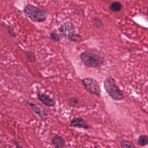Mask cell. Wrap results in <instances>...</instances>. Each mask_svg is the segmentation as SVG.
<instances>
[{
  "label": "cell",
  "instance_id": "cell-17",
  "mask_svg": "<svg viewBox=\"0 0 148 148\" xmlns=\"http://www.w3.org/2000/svg\"><path fill=\"white\" fill-rule=\"evenodd\" d=\"M6 29H7V31H8V34H9L11 36H12V37H13V38H16L17 35H16V32H14L13 28L10 25H7V27H6Z\"/></svg>",
  "mask_w": 148,
  "mask_h": 148
},
{
  "label": "cell",
  "instance_id": "cell-18",
  "mask_svg": "<svg viewBox=\"0 0 148 148\" xmlns=\"http://www.w3.org/2000/svg\"><path fill=\"white\" fill-rule=\"evenodd\" d=\"M12 140V142L13 143V144L15 145V146H16V147H22V146H20V145H19V143H18L15 139H13Z\"/></svg>",
  "mask_w": 148,
  "mask_h": 148
},
{
  "label": "cell",
  "instance_id": "cell-4",
  "mask_svg": "<svg viewBox=\"0 0 148 148\" xmlns=\"http://www.w3.org/2000/svg\"><path fill=\"white\" fill-rule=\"evenodd\" d=\"M58 32L61 37L71 41L80 42L82 40V36L75 32V27L71 22L68 21L62 24L58 28Z\"/></svg>",
  "mask_w": 148,
  "mask_h": 148
},
{
  "label": "cell",
  "instance_id": "cell-12",
  "mask_svg": "<svg viewBox=\"0 0 148 148\" xmlns=\"http://www.w3.org/2000/svg\"><path fill=\"white\" fill-rule=\"evenodd\" d=\"M92 25H94V27L98 29L102 28L103 25V22L101 20V19H100L98 17H94L92 18Z\"/></svg>",
  "mask_w": 148,
  "mask_h": 148
},
{
  "label": "cell",
  "instance_id": "cell-5",
  "mask_svg": "<svg viewBox=\"0 0 148 148\" xmlns=\"http://www.w3.org/2000/svg\"><path fill=\"white\" fill-rule=\"evenodd\" d=\"M82 84L90 93L99 97L101 95V87L97 80L92 77H84L82 80Z\"/></svg>",
  "mask_w": 148,
  "mask_h": 148
},
{
  "label": "cell",
  "instance_id": "cell-19",
  "mask_svg": "<svg viewBox=\"0 0 148 148\" xmlns=\"http://www.w3.org/2000/svg\"><path fill=\"white\" fill-rule=\"evenodd\" d=\"M147 12H148V10H147Z\"/></svg>",
  "mask_w": 148,
  "mask_h": 148
},
{
  "label": "cell",
  "instance_id": "cell-6",
  "mask_svg": "<svg viewBox=\"0 0 148 148\" xmlns=\"http://www.w3.org/2000/svg\"><path fill=\"white\" fill-rule=\"evenodd\" d=\"M24 102L28 105L31 108V109L33 110V111L38 116H39L41 117H45L48 116V113L46 112V110L42 106H40L34 103L31 102L30 101H28L27 100L24 99Z\"/></svg>",
  "mask_w": 148,
  "mask_h": 148
},
{
  "label": "cell",
  "instance_id": "cell-14",
  "mask_svg": "<svg viewBox=\"0 0 148 148\" xmlns=\"http://www.w3.org/2000/svg\"><path fill=\"white\" fill-rule=\"evenodd\" d=\"M120 145L123 148H135V146L134 144L128 140H123L121 141Z\"/></svg>",
  "mask_w": 148,
  "mask_h": 148
},
{
  "label": "cell",
  "instance_id": "cell-9",
  "mask_svg": "<svg viewBox=\"0 0 148 148\" xmlns=\"http://www.w3.org/2000/svg\"><path fill=\"white\" fill-rule=\"evenodd\" d=\"M51 143L52 145L57 148L64 147L65 144L64 138L58 135H55L51 138Z\"/></svg>",
  "mask_w": 148,
  "mask_h": 148
},
{
  "label": "cell",
  "instance_id": "cell-7",
  "mask_svg": "<svg viewBox=\"0 0 148 148\" xmlns=\"http://www.w3.org/2000/svg\"><path fill=\"white\" fill-rule=\"evenodd\" d=\"M37 97L38 99L45 106L48 107H54L56 105V102L53 99L50 98L48 95L45 93L38 92L37 94Z\"/></svg>",
  "mask_w": 148,
  "mask_h": 148
},
{
  "label": "cell",
  "instance_id": "cell-10",
  "mask_svg": "<svg viewBox=\"0 0 148 148\" xmlns=\"http://www.w3.org/2000/svg\"><path fill=\"white\" fill-rule=\"evenodd\" d=\"M122 8V5L121 4L120 2H118V1H115V2H113L109 6L110 10L112 12H119Z\"/></svg>",
  "mask_w": 148,
  "mask_h": 148
},
{
  "label": "cell",
  "instance_id": "cell-16",
  "mask_svg": "<svg viewBox=\"0 0 148 148\" xmlns=\"http://www.w3.org/2000/svg\"><path fill=\"white\" fill-rule=\"evenodd\" d=\"M68 103L70 105V106L72 107H76L78 105L79 100L77 98L72 97L69 98V99H68Z\"/></svg>",
  "mask_w": 148,
  "mask_h": 148
},
{
  "label": "cell",
  "instance_id": "cell-15",
  "mask_svg": "<svg viewBox=\"0 0 148 148\" xmlns=\"http://www.w3.org/2000/svg\"><path fill=\"white\" fill-rule=\"evenodd\" d=\"M60 37V35L55 32H52L50 34V38L54 42H59L61 39Z\"/></svg>",
  "mask_w": 148,
  "mask_h": 148
},
{
  "label": "cell",
  "instance_id": "cell-3",
  "mask_svg": "<svg viewBox=\"0 0 148 148\" xmlns=\"http://www.w3.org/2000/svg\"><path fill=\"white\" fill-rule=\"evenodd\" d=\"M103 88L108 94L114 101H120L124 99V95L116 84V81L111 76H109L103 82Z\"/></svg>",
  "mask_w": 148,
  "mask_h": 148
},
{
  "label": "cell",
  "instance_id": "cell-1",
  "mask_svg": "<svg viewBox=\"0 0 148 148\" xmlns=\"http://www.w3.org/2000/svg\"><path fill=\"white\" fill-rule=\"evenodd\" d=\"M24 13L26 17L33 22L42 23L47 19L49 13L42 9L34 5L28 4L24 8Z\"/></svg>",
  "mask_w": 148,
  "mask_h": 148
},
{
  "label": "cell",
  "instance_id": "cell-2",
  "mask_svg": "<svg viewBox=\"0 0 148 148\" xmlns=\"http://www.w3.org/2000/svg\"><path fill=\"white\" fill-rule=\"evenodd\" d=\"M82 62L88 68H97L103 64V58L93 51H85L80 54Z\"/></svg>",
  "mask_w": 148,
  "mask_h": 148
},
{
  "label": "cell",
  "instance_id": "cell-13",
  "mask_svg": "<svg viewBox=\"0 0 148 148\" xmlns=\"http://www.w3.org/2000/svg\"><path fill=\"white\" fill-rule=\"evenodd\" d=\"M138 143L140 146H143L148 144V136L146 135H140L138 139Z\"/></svg>",
  "mask_w": 148,
  "mask_h": 148
},
{
  "label": "cell",
  "instance_id": "cell-11",
  "mask_svg": "<svg viewBox=\"0 0 148 148\" xmlns=\"http://www.w3.org/2000/svg\"><path fill=\"white\" fill-rule=\"evenodd\" d=\"M25 58L27 61L29 62H35L36 61V57L34 53L31 51H25Z\"/></svg>",
  "mask_w": 148,
  "mask_h": 148
},
{
  "label": "cell",
  "instance_id": "cell-8",
  "mask_svg": "<svg viewBox=\"0 0 148 148\" xmlns=\"http://www.w3.org/2000/svg\"><path fill=\"white\" fill-rule=\"evenodd\" d=\"M69 126L71 127H77L86 130H87L89 128V126L85 120L81 117H73L71 120Z\"/></svg>",
  "mask_w": 148,
  "mask_h": 148
}]
</instances>
